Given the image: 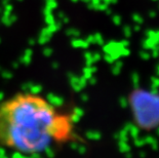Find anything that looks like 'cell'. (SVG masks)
Here are the masks:
<instances>
[{
    "label": "cell",
    "instance_id": "cell-1",
    "mask_svg": "<svg viewBox=\"0 0 159 158\" xmlns=\"http://www.w3.org/2000/svg\"><path fill=\"white\" fill-rule=\"evenodd\" d=\"M77 139L76 116L38 93L19 92L0 101V147L37 155Z\"/></svg>",
    "mask_w": 159,
    "mask_h": 158
}]
</instances>
